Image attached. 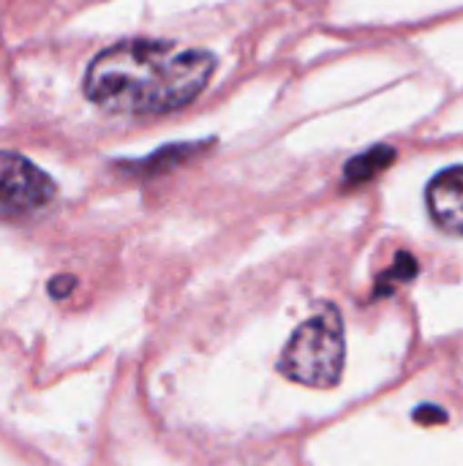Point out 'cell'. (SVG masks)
Returning a JSON list of instances; mask_svg holds the SVG:
<instances>
[{"mask_svg": "<svg viewBox=\"0 0 463 466\" xmlns=\"http://www.w3.org/2000/svg\"><path fill=\"white\" fill-rule=\"evenodd\" d=\"M418 276V259L407 251H401L393 262L390 270H385L379 287H377V295H390L393 292V284H404V281H412Z\"/></svg>", "mask_w": 463, "mask_h": 466, "instance_id": "obj_7", "label": "cell"}, {"mask_svg": "<svg viewBox=\"0 0 463 466\" xmlns=\"http://www.w3.org/2000/svg\"><path fill=\"white\" fill-rule=\"evenodd\" d=\"M216 55L166 38H128L98 52L85 96L115 115H164L188 106L216 74Z\"/></svg>", "mask_w": 463, "mask_h": 466, "instance_id": "obj_1", "label": "cell"}, {"mask_svg": "<svg viewBox=\"0 0 463 466\" xmlns=\"http://www.w3.org/2000/svg\"><path fill=\"white\" fill-rule=\"evenodd\" d=\"M55 180L30 158L0 150V221H22L46 210L55 199Z\"/></svg>", "mask_w": 463, "mask_h": 466, "instance_id": "obj_3", "label": "cell"}, {"mask_svg": "<svg viewBox=\"0 0 463 466\" xmlns=\"http://www.w3.org/2000/svg\"><path fill=\"white\" fill-rule=\"evenodd\" d=\"M415 420H418L420 426H439V423L448 420V412L439 410V407H434V404H428V407H420V410L415 412Z\"/></svg>", "mask_w": 463, "mask_h": 466, "instance_id": "obj_8", "label": "cell"}, {"mask_svg": "<svg viewBox=\"0 0 463 466\" xmlns=\"http://www.w3.org/2000/svg\"><path fill=\"white\" fill-rule=\"evenodd\" d=\"M426 202L437 227L463 238V167L442 169L428 183Z\"/></svg>", "mask_w": 463, "mask_h": 466, "instance_id": "obj_4", "label": "cell"}, {"mask_svg": "<svg viewBox=\"0 0 463 466\" xmlns=\"http://www.w3.org/2000/svg\"><path fill=\"white\" fill-rule=\"evenodd\" d=\"M396 161V147L390 145H377L360 156H355L347 167H344V177L349 186H360V183H368L374 180L379 172H385L390 164Z\"/></svg>", "mask_w": 463, "mask_h": 466, "instance_id": "obj_6", "label": "cell"}, {"mask_svg": "<svg viewBox=\"0 0 463 466\" xmlns=\"http://www.w3.org/2000/svg\"><path fill=\"white\" fill-rule=\"evenodd\" d=\"M205 150V142H180V145H166L156 153H150L147 158H139V161H123L117 164L120 169H126L128 175H136V177H153V175H164L180 164H186L188 158H194L196 153Z\"/></svg>", "mask_w": 463, "mask_h": 466, "instance_id": "obj_5", "label": "cell"}, {"mask_svg": "<svg viewBox=\"0 0 463 466\" xmlns=\"http://www.w3.org/2000/svg\"><path fill=\"white\" fill-rule=\"evenodd\" d=\"M344 322L338 309L325 306L303 322L281 352L278 371L308 388H333L344 374Z\"/></svg>", "mask_w": 463, "mask_h": 466, "instance_id": "obj_2", "label": "cell"}, {"mask_svg": "<svg viewBox=\"0 0 463 466\" xmlns=\"http://www.w3.org/2000/svg\"><path fill=\"white\" fill-rule=\"evenodd\" d=\"M71 287H74V279H71V276H57V279H52L49 292H52L55 298H65Z\"/></svg>", "mask_w": 463, "mask_h": 466, "instance_id": "obj_9", "label": "cell"}]
</instances>
